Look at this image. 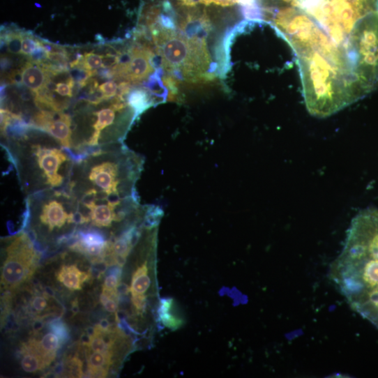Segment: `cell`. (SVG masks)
<instances>
[{"label": "cell", "mask_w": 378, "mask_h": 378, "mask_svg": "<svg viewBox=\"0 0 378 378\" xmlns=\"http://www.w3.org/2000/svg\"><path fill=\"white\" fill-rule=\"evenodd\" d=\"M40 46V40L30 33L23 32L22 54L30 56Z\"/></svg>", "instance_id": "ffe728a7"}, {"label": "cell", "mask_w": 378, "mask_h": 378, "mask_svg": "<svg viewBox=\"0 0 378 378\" xmlns=\"http://www.w3.org/2000/svg\"><path fill=\"white\" fill-rule=\"evenodd\" d=\"M103 56L99 54L86 53L83 56L82 61L78 66L83 67L90 72L97 73V71L103 68Z\"/></svg>", "instance_id": "d6986e66"}, {"label": "cell", "mask_w": 378, "mask_h": 378, "mask_svg": "<svg viewBox=\"0 0 378 378\" xmlns=\"http://www.w3.org/2000/svg\"><path fill=\"white\" fill-rule=\"evenodd\" d=\"M48 328L60 338L63 345L70 338L68 329L61 319L52 320L48 325Z\"/></svg>", "instance_id": "44dd1931"}, {"label": "cell", "mask_w": 378, "mask_h": 378, "mask_svg": "<svg viewBox=\"0 0 378 378\" xmlns=\"http://www.w3.org/2000/svg\"><path fill=\"white\" fill-rule=\"evenodd\" d=\"M156 56L145 46L132 48L121 56L119 63L112 68L114 77L128 82H139L146 80L155 68Z\"/></svg>", "instance_id": "9c48e42d"}, {"label": "cell", "mask_w": 378, "mask_h": 378, "mask_svg": "<svg viewBox=\"0 0 378 378\" xmlns=\"http://www.w3.org/2000/svg\"><path fill=\"white\" fill-rule=\"evenodd\" d=\"M281 1H283L285 3H291L294 6L296 7L298 2H299V0H281Z\"/></svg>", "instance_id": "d6a6232c"}, {"label": "cell", "mask_w": 378, "mask_h": 378, "mask_svg": "<svg viewBox=\"0 0 378 378\" xmlns=\"http://www.w3.org/2000/svg\"><path fill=\"white\" fill-rule=\"evenodd\" d=\"M150 285L147 262H145L133 273L130 292L132 295H144Z\"/></svg>", "instance_id": "5bb4252c"}, {"label": "cell", "mask_w": 378, "mask_h": 378, "mask_svg": "<svg viewBox=\"0 0 378 378\" xmlns=\"http://www.w3.org/2000/svg\"><path fill=\"white\" fill-rule=\"evenodd\" d=\"M112 269L108 271V275L105 280L103 291H116L121 285V268L116 265L112 266Z\"/></svg>", "instance_id": "ac0fdd59"}, {"label": "cell", "mask_w": 378, "mask_h": 378, "mask_svg": "<svg viewBox=\"0 0 378 378\" xmlns=\"http://www.w3.org/2000/svg\"><path fill=\"white\" fill-rule=\"evenodd\" d=\"M345 51L363 97L378 87V13L365 16L355 24Z\"/></svg>", "instance_id": "8992f818"}, {"label": "cell", "mask_w": 378, "mask_h": 378, "mask_svg": "<svg viewBox=\"0 0 378 378\" xmlns=\"http://www.w3.org/2000/svg\"><path fill=\"white\" fill-rule=\"evenodd\" d=\"M6 137L22 189L28 197L47 190L69 191L76 158L54 138L31 133Z\"/></svg>", "instance_id": "277c9868"}, {"label": "cell", "mask_w": 378, "mask_h": 378, "mask_svg": "<svg viewBox=\"0 0 378 378\" xmlns=\"http://www.w3.org/2000/svg\"><path fill=\"white\" fill-rule=\"evenodd\" d=\"M237 3V0H209V5L216 4L222 7H229Z\"/></svg>", "instance_id": "4316f807"}, {"label": "cell", "mask_w": 378, "mask_h": 378, "mask_svg": "<svg viewBox=\"0 0 378 378\" xmlns=\"http://www.w3.org/2000/svg\"><path fill=\"white\" fill-rule=\"evenodd\" d=\"M172 299L162 300L160 303L159 315L164 326L174 330L179 328L182 325L183 321L174 315L172 312Z\"/></svg>", "instance_id": "2e32d148"}, {"label": "cell", "mask_w": 378, "mask_h": 378, "mask_svg": "<svg viewBox=\"0 0 378 378\" xmlns=\"http://www.w3.org/2000/svg\"><path fill=\"white\" fill-rule=\"evenodd\" d=\"M162 66L197 81L203 77L211 64L205 38L188 37L162 28L156 20L150 25Z\"/></svg>", "instance_id": "5b68a950"}, {"label": "cell", "mask_w": 378, "mask_h": 378, "mask_svg": "<svg viewBox=\"0 0 378 378\" xmlns=\"http://www.w3.org/2000/svg\"><path fill=\"white\" fill-rule=\"evenodd\" d=\"M126 100L136 117L154 104L149 92L143 89L133 90L128 95Z\"/></svg>", "instance_id": "9a60e30c"}, {"label": "cell", "mask_w": 378, "mask_h": 378, "mask_svg": "<svg viewBox=\"0 0 378 378\" xmlns=\"http://www.w3.org/2000/svg\"><path fill=\"white\" fill-rule=\"evenodd\" d=\"M57 280L72 292L82 290L85 282L91 278L90 271L82 272L76 265L62 266L56 274Z\"/></svg>", "instance_id": "8fae6325"}, {"label": "cell", "mask_w": 378, "mask_h": 378, "mask_svg": "<svg viewBox=\"0 0 378 378\" xmlns=\"http://www.w3.org/2000/svg\"><path fill=\"white\" fill-rule=\"evenodd\" d=\"M119 86L114 81L107 82L98 88V90L103 94L104 100H109L114 98L118 93Z\"/></svg>", "instance_id": "7402d4cb"}, {"label": "cell", "mask_w": 378, "mask_h": 378, "mask_svg": "<svg viewBox=\"0 0 378 378\" xmlns=\"http://www.w3.org/2000/svg\"><path fill=\"white\" fill-rule=\"evenodd\" d=\"M26 222L36 220L48 234L86 225L77 199L66 190H47L27 197Z\"/></svg>", "instance_id": "52a82bcc"}, {"label": "cell", "mask_w": 378, "mask_h": 378, "mask_svg": "<svg viewBox=\"0 0 378 378\" xmlns=\"http://www.w3.org/2000/svg\"><path fill=\"white\" fill-rule=\"evenodd\" d=\"M132 303L139 313H142L146 305L145 295H132Z\"/></svg>", "instance_id": "484cf974"}, {"label": "cell", "mask_w": 378, "mask_h": 378, "mask_svg": "<svg viewBox=\"0 0 378 378\" xmlns=\"http://www.w3.org/2000/svg\"><path fill=\"white\" fill-rule=\"evenodd\" d=\"M121 56L107 54L103 58V68L112 69L115 68L120 62Z\"/></svg>", "instance_id": "d4e9b609"}, {"label": "cell", "mask_w": 378, "mask_h": 378, "mask_svg": "<svg viewBox=\"0 0 378 378\" xmlns=\"http://www.w3.org/2000/svg\"><path fill=\"white\" fill-rule=\"evenodd\" d=\"M330 274L349 306L378 328V210L353 219Z\"/></svg>", "instance_id": "6da1fadb"}, {"label": "cell", "mask_w": 378, "mask_h": 378, "mask_svg": "<svg viewBox=\"0 0 378 378\" xmlns=\"http://www.w3.org/2000/svg\"><path fill=\"white\" fill-rule=\"evenodd\" d=\"M88 374L93 377H105L113 363L114 355L109 353L93 351L86 348Z\"/></svg>", "instance_id": "30bf717a"}, {"label": "cell", "mask_w": 378, "mask_h": 378, "mask_svg": "<svg viewBox=\"0 0 378 378\" xmlns=\"http://www.w3.org/2000/svg\"><path fill=\"white\" fill-rule=\"evenodd\" d=\"M309 112L326 117L362 98L346 52L332 40L295 51Z\"/></svg>", "instance_id": "7a4b0ae2"}, {"label": "cell", "mask_w": 378, "mask_h": 378, "mask_svg": "<svg viewBox=\"0 0 378 378\" xmlns=\"http://www.w3.org/2000/svg\"><path fill=\"white\" fill-rule=\"evenodd\" d=\"M142 169V157L121 143L105 146L76 159L69 191L78 200L135 199Z\"/></svg>", "instance_id": "3957f363"}, {"label": "cell", "mask_w": 378, "mask_h": 378, "mask_svg": "<svg viewBox=\"0 0 378 378\" xmlns=\"http://www.w3.org/2000/svg\"><path fill=\"white\" fill-rule=\"evenodd\" d=\"M237 3L239 4L241 8H250L259 5L258 0H237Z\"/></svg>", "instance_id": "83f0119b"}, {"label": "cell", "mask_w": 378, "mask_h": 378, "mask_svg": "<svg viewBox=\"0 0 378 378\" xmlns=\"http://www.w3.org/2000/svg\"><path fill=\"white\" fill-rule=\"evenodd\" d=\"M23 84L36 94L43 89L49 79L48 73L39 65L29 62L22 70Z\"/></svg>", "instance_id": "7c38bea8"}, {"label": "cell", "mask_w": 378, "mask_h": 378, "mask_svg": "<svg viewBox=\"0 0 378 378\" xmlns=\"http://www.w3.org/2000/svg\"><path fill=\"white\" fill-rule=\"evenodd\" d=\"M75 86V82L73 80L70 83H59L56 84V92L61 97H68L70 98L73 96V89Z\"/></svg>", "instance_id": "cb8c5ba5"}, {"label": "cell", "mask_w": 378, "mask_h": 378, "mask_svg": "<svg viewBox=\"0 0 378 378\" xmlns=\"http://www.w3.org/2000/svg\"><path fill=\"white\" fill-rule=\"evenodd\" d=\"M79 305H78V301H77V299H75L73 302V305H72V311L73 312L74 315H76L77 314V312H79Z\"/></svg>", "instance_id": "1f68e13d"}, {"label": "cell", "mask_w": 378, "mask_h": 378, "mask_svg": "<svg viewBox=\"0 0 378 378\" xmlns=\"http://www.w3.org/2000/svg\"><path fill=\"white\" fill-rule=\"evenodd\" d=\"M44 326V323L43 322V320H37V322H35L33 324V329L35 332L40 331Z\"/></svg>", "instance_id": "4dcf8cb0"}, {"label": "cell", "mask_w": 378, "mask_h": 378, "mask_svg": "<svg viewBox=\"0 0 378 378\" xmlns=\"http://www.w3.org/2000/svg\"><path fill=\"white\" fill-rule=\"evenodd\" d=\"M21 353V364L27 372L35 373L48 365L43 356L29 342L23 345Z\"/></svg>", "instance_id": "4fadbf2b"}, {"label": "cell", "mask_w": 378, "mask_h": 378, "mask_svg": "<svg viewBox=\"0 0 378 378\" xmlns=\"http://www.w3.org/2000/svg\"><path fill=\"white\" fill-rule=\"evenodd\" d=\"M97 326L103 331L110 330L109 322L106 319H102Z\"/></svg>", "instance_id": "f546056e"}, {"label": "cell", "mask_w": 378, "mask_h": 378, "mask_svg": "<svg viewBox=\"0 0 378 378\" xmlns=\"http://www.w3.org/2000/svg\"><path fill=\"white\" fill-rule=\"evenodd\" d=\"M48 297L49 295L46 294L44 296H36L31 301V308L38 314H42L45 311L48 310Z\"/></svg>", "instance_id": "603a6c76"}, {"label": "cell", "mask_w": 378, "mask_h": 378, "mask_svg": "<svg viewBox=\"0 0 378 378\" xmlns=\"http://www.w3.org/2000/svg\"><path fill=\"white\" fill-rule=\"evenodd\" d=\"M6 255L1 284L12 291L31 278L37 270L40 255L27 234H21L13 239L6 248Z\"/></svg>", "instance_id": "ba28073f"}, {"label": "cell", "mask_w": 378, "mask_h": 378, "mask_svg": "<svg viewBox=\"0 0 378 378\" xmlns=\"http://www.w3.org/2000/svg\"><path fill=\"white\" fill-rule=\"evenodd\" d=\"M180 2L186 7H195L199 4H204V0H180Z\"/></svg>", "instance_id": "f1b7e54d"}, {"label": "cell", "mask_w": 378, "mask_h": 378, "mask_svg": "<svg viewBox=\"0 0 378 378\" xmlns=\"http://www.w3.org/2000/svg\"><path fill=\"white\" fill-rule=\"evenodd\" d=\"M1 41L6 43L8 52L13 54H20L22 51L23 32L8 31L2 36Z\"/></svg>", "instance_id": "e0dca14e"}]
</instances>
